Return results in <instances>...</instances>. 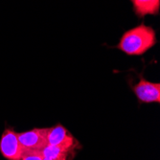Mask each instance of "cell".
<instances>
[{
    "label": "cell",
    "instance_id": "cell-1",
    "mask_svg": "<svg viewBox=\"0 0 160 160\" xmlns=\"http://www.w3.org/2000/svg\"><path fill=\"white\" fill-rule=\"evenodd\" d=\"M157 43L156 32L152 26L141 23L126 31L116 48L128 56H142Z\"/></svg>",
    "mask_w": 160,
    "mask_h": 160
},
{
    "label": "cell",
    "instance_id": "cell-2",
    "mask_svg": "<svg viewBox=\"0 0 160 160\" xmlns=\"http://www.w3.org/2000/svg\"><path fill=\"white\" fill-rule=\"evenodd\" d=\"M23 152L18 132L12 127H6L0 137V154L6 160H19Z\"/></svg>",
    "mask_w": 160,
    "mask_h": 160
},
{
    "label": "cell",
    "instance_id": "cell-3",
    "mask_svg": "<svg viewBox=\"0 0 160 160\" xmlns=\"http://www.w3.org/2000/svg\"><path fill=\"white\" fill-rule=\"evenodd\" d=\"M130 88L140 104L160 103V83L146 80L142 74L139 75V82L137 83L130 84Z\"/></svg>",
    "mask_w": 160,
    "mask_h": 160
},
{
    "label": "cell",
    "instance_id": "cell-4",
    "mask_svg": "<svg viewBox=\"0 0 160 160\" xmlns=\"http://www.w3.org/2000/svg\"><path fill=\"white\" fill-rule=\"evenodd\" d=\"M48 128H33L23 132H18V140L24 151L42 152L47 146Z\"/></svg>",
    "mask_w": 160,
    "mask_h": 160
},
{
    "label": "cell",
    "instance_id": "cell-5",
    "mask_svg": "<svg viewBox=\"0 0 160 160\" xmlns=\"http://www.w3.org/2000/svg\"><path fill=\"white\" fill-rule=\"evenodd\" d=\"M137 18L143 19L147 16H158L160 0H129Z\"/></svg>",
    "mask_w": 160,
    "mask_h": 160
},
{
    "label": "cell",
    "instance_id": "cell-6",
    "mask_svg": "<svg viewBox=\"0 0 160 160\" xmlns=\"http://www.w3.org/2000/svg\"><path fill=\"white\" fill-rule=\"evenodd\" d=\"M75 137L62 124H57L51 128H48L47 142L49 146H57V145L73 141Z\"/></svg>",
    "mask_w": 160,
    "mask_h": 160
},
{
    "label": "cell",
    "instance_id": "cell-7",
    "mask_svg": "<svg viewBox=\"0 0 160 160\" xmlns=\"http://www.w3.org/2000/svg\"><path fill=\"white\" fill-rule=\"evenodd\" d=\"M44 156L40 151H24L19 160H43Z\"/></svg>",
    "mask_w": 160,
    "mask_h": 160
},
{
    "label": "cell",
    "instance_id": "cell-8",
    "mask_svg": "<svg viewBox=\"0 0 160 160\" xmlns=\"http://www.w3.org/2000/svg\"><path fill=\"white\" fill-rule=\"evenodd\" d=\"M43 160H72L70 158H67V157H56V158H46L44 157Z\"/></svg>",
    "mask_w": 160,
    "mask_h": 160
}]
</instances>
